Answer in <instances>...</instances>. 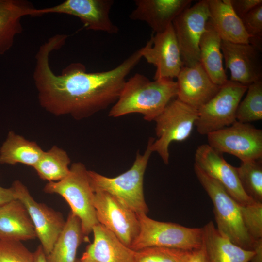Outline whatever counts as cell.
<instances>
[{"mask_svg":"<svg viewBox=\"0 0 262 262\" xmlns=\"http://www.w3.org/2000/svg\"><path fill=\"white\" fill-rule=\"evenodd\" d=\"M247 85L228 80L217 93L198 109L195 126L201 135L229 126L236 121V111Z\"/></svg>","mask_w":262,"mask_h":262,"instance_id":"8","label":"cell"},{"mask_svg":"<svg viewBox=\"0 0 262 262\" xmlns=\"http://www.w3.org/2000/svg\"><path fill=\"white\" fill-rule=\"evenodd\" d=\"M240 208L244 226L254 240L262 239V203L241 205Z\"/></svg>","mask_w":262,"mask_h":262,"instance_id":"31","label":"cell"},{"mask_svg":"<svg viewBox=\"0 0 262 262\" xmlns=\"http://www.w3.org/2000/svg\"><path fill=\"white\" fill-rule=\"evenodd\" d=\"M113 0H66L43 9H34L33 16L49 13L65 14L78 18L88 30L116 33L118 28L110 17Z\"/></svg>","mask_w":262,"mask_h":262,"instance_id":"13","label":"cell"},{"mask_svg":"<svg viewBox=\"0 0 262 262\" xmlns=\"http://www.w3.org/2000/svg\"><path fill=\"white\" fill-rule=\"evenodd\" d=\"M43 152L36 143L11 131L0 148V164L11 165L22 164L33 167Z\"/></svg>","mask_w":262,"mask_h":262,"instance_id":"25","label":"cell"},{"mask_svg":"<svg viewBox=\"0 0 262 262\" xmlns=\"http://www.w3.org/2000/svg\"><path fill=\"white\" fill-rule=\"evenodd\" d=\"M84 236L80 219L70 212L63 230L46 256L47 262H76L77 249Z\"/></svg>","mask_w":262,"mask_h":262,"instance_id":"26","label":"cell"},{"mask_svg":"<svg viewBox=\"0 0 262 262\" xmlns=\"http://www.w3.org/2000/svg\"><path fill=\"white\" fill-rule=\"evenodd\" d=\"M177 82L173 80L161 79L151 81L145 75L136 73L126 80L109 116L118 117L139 113L145 120L154 121L177 97Z\"/></svg>","mask_w":262,"mask_h":262,"instance_id":"2","label":"cell"},{"mask_svg":"<svg viewBox=\"0 0 262 262\" xmlns=\"http://www.w3.org/2000/svg\"><path fill=\"white\" fill-rule=\"evenodd\" d=\"M221 49L230 81L248 86L262 80L261 50L250 44L223 40Z\"/></svg>","mask_w":262,"mask_h":262,"instance_id":"16","label":"cell"},{"mask_svg":"<svg viewBox=\"0 0 262 262\" xmlns=\"http://www.w3.org/2000/svg\"><path fill=\"white\" fill-rule=\"evenodd\" d=\"M44 191L46 193L59 195L67 201L71 212L80 219L84 235H89L94 226L98 224L94 205L95 192L88 170L82 163H74L65 178L58 181L48 182Z\"/></svg>","mask_w":262,"mask_h":262,"instance_id":"5","label":"cell"},{"mask_svg":"<svg viewBox=\"0 0 262 262\" xmlns=\"http://www.w3.org/2000/svg\"><path fill=\"white\" fill-rule=\"evenodd\" d=\"M191 0H135L130 18L146 22L155 33L165 31L181 12L190 7Z\"/></svg>","mask_w":262,"mask_h":262,"instance_id":"18","label":"cell"},{"mask_svg":"<svg viewBox=\"0 0 262 262\" xmlns=\"http://www.w3.org/2000/svg\"><path fill=\"white\" fill-rule=\"evenodd\" d=\"M202 229V245L210 262H249L254 251L245 249L221 234L212 221Z\"/></svg>","mask_w":262,"mask_h":262,"instance_id":"22","label":"cell"},{"mask_svg":"<svg viewBox=\"0 0 262 262\" xmlns=\"http://www.w3.org/2000/svg\"><path fill=\"white\" fill-rule=\"evenodd\" d=\"M184 262H210L203 245L198 248L189 250Z\"/></svg>","mask_w":262,"mask_h":262,"instance_id":"35","label":"cell"},{"mask_svg":"<svg viewBox=\"0 0 262 262\" xmlns=\"http://www.w3.org/2000/svg\"><path fill=\"white\" fill-rule=\"evenodd\" d=\"M33 262H47L46 255L41 245H39L36 250L33 252Z\"/></svg>","mask_w":262,"mask_h":262,"instance_id":"38","label":"cell"},{"mask_svg":"<svg viewBox=\"0 0 262 262\" xmlns=\"http://www.w3.org/2000/svg\"><path fill=\"white\" fill-rule=\"evenodd\" d=\"M209 19L207 1L202 0L184 10L173 21L183 66L199 63V43Z\"/></svg>","mask_w":262,"mask_h":262,"instance_id":"10","label":"cell"},{"mask_svg":"<svg viewBox=\"0 0 262 262\" xmlns=\"http://www.w3.org/2000/svg\"><path fill=\"white\" fill-rule=\"evenodd\" d=\"M16 196L14 188H4L0 185V205L16 199Z\"/></svg>","mask_w":262,"mask_h":262,"instance_id":"36","label":"cell"},{"mask_svg":"<svg viewBox=\"0 0 262 262\" xmlns=\"http://www.w3.org/2000/svg\"><path fill=\"white\" fill-rule=\"evenodd\" d=\"M241 19L249 37V44L262 51V3L255 7Z\"/></svg>","mask_w":262,"mask_h":262,"instance_id":"33","label":"cell"},{"mask_svg":"<svg viewBox=\"0 0 262 262\" xmlns=\"http://www.w3.org/2000/svg\"><path fill=\"white\" fill-rule=\"evenodd\" d=\"M138 217L139 232L130 246L134 251L152 246L192 250L202 245V228L158 221L147 214L138 215Z\"/></svg>","mask_w":262,"mask_h":262,"instance_id":"6","label":"cell"},{"mask_svg":"<svg viewBox=\"0 0 262 262\" xmlns=\"http://www.w3.org/2000/svg\"><path fill=\"white\" fill-rule=\"evenodd\" d=\"M209 22L222 40L234 43L249 44L250 38L241 19L232 8L229 0H206Z\"/></svg>","mask_w":262,"mask_h":262,"instance_id":"20","label":"cell"},{"mask_svg":"<svg viewBox=\"0 0 262 262\" xmlns=\"http://www.w3.org/2000/svg\"><path fill=\"white\" fill-rule=\"evenodd\" d=\"M253 251L254 255L249 262H262V239L255 240Z\"/></svg>","mask_w":262,"mask_h":262,"instance_id":"37","label":"cell"},{"mask_svg":"<svg viewBox=\"0 0 262 262\" xmlns=\"http://www.w3.org/2000/svg\"><path fill=\"white\" fill-rule=\"evenodd\" d=\"M177 79V98L197 110L220 87L212 81L200 62L192 66H183Z\"/></svg>","mask_w":262,"mask_h":262,"instance_id":"17","label":"cell"},{"mask_svg":"<svg viewBox=\"0 0 262 262\" xmlns=\"http://www.w3.org/2000/svg\"><path fill=\"white\" fill-rule=\"evenodd\" d=\"M194 165L218 181L238 204L246 205L255 202L244 191L236 167L228 163L223 154L208 144L197 147L195 153Z\"/></svg>","mask_w":262,"mask_h":262,"instance_id":"15","label":"cell"},{"mask_svg":"<svg viewBox=\"0 0 262 262\" xmlns=\"http://www.w3.org/2000/svg\"><path fill=\"white\" fill-rule=\"evenodd\" d=\"M34 9L25 0H0V56L12 48L15 37L22 32V18L33 16Z\"/></svg>","mask_w":262,"mask_h":262,"instance_id":"23","label":"cell"},{"mask_svg":"<svg viewBox=\"0 0 262 262\" xmlns=\"http://www.w3.org/2000/svg\"><path fill=\"white\" fill-rule=\"evenodd\" d=\"M76 262H97L94 261L90 260H82L81 259L79 261H76Z\"/></svg>","mask_w":262,"mask_h":262,"instance_id":"39","label":"cell"},{"mask_svg":"<svg viewBox=\"0 0 262 262\" xmlns=\"http://www.w3.org/2000/svg\"><path fill=\"white\" fill-rule=\"evenodd\" d=\"M208 144L217 151L234 155L241 162L262 158V130L250 123L235 121L208 134Z\"/></svg>","mask_w":262,"mask_h":262,"instance_id":"9","label":"cell"},{"mask_svg":"<svg viewBox=\"0 0 262 262\" xmlns=\"http://www.w3.org/2000/svg\"><path fill=\"white\" fill-rule=\"evenodd\" d=\"M70 159L66 152L56 146L44 151L33 167L42 180L49 182L58 181L69 173Z\"/></svg>","mask_w":262,"mask_h":262,"instance_id":"27","label":"cell"},{"mask_svg":"<svg viewBox=\"0 0 262 262\" xmlns=\"http://www.w3.org/2000/svg\"><path fill=\"white\" fill-rule=\"evenodd\" d=\"M154 139L150 138L143 155L138 151L132 166L122 174L113 178L88 170L94 191H100L113 196L138 215L147 214L148 207L144 195V176L152 153L150 144Z\"/></svg>","mask_w":262,"mask_h":262,"instance_id":"3","label":"cell"},{"mask_svg":"<svg viewBox=\"0 0 262 262\" xmlns=\"http://www.w3.org/2000/svg\"><path fill=\"white\" fill-rule=\"evenodd\" d=\"M67 37L56 34L40 46L33 78L43 108L56 116L70 115L81 119L116 101L127 76L142 57L139 49L114 68L95 72H87L81 63H73L57 75L50 67L49 55L61 48Z\"/></svg>","mask_w":262,"mask_h":262,"instance_id":"1","label":"cell"},{"mask_svg":"<svg viewBox=\"0 0 262 262\" xmlns=\"http://www.w3.org/2000/svg\"><path fill=\"white\" fill-rule=\"evenodd\" d=\"M36 238L24 204L16 199L0 205V240L26 241Z\"/></svg>","mask_w":262,"mask_h":262,"instance_id":"21","label":"cell"},{"mask_svg":"<svg viewBox=\"0 0 262 262\" xmlns=\"http://www.w3.org/2000/svg\"><path fill=\"white\" fill-rule=\"evenodd\" d=\"M198 117V110L174 98L155 118L157 139L150 144L152 152H156L163 162L168 164L169 147L174 141L182 142L191 135Z\"/></svg>","mask_w":262,"mask_h":262,"instance_id":"7","label":"cell"},{"mask_svg":"<svg viewBox=\"0 0 262 262\" xmlns=\"http://www.w3.org/2000/svg\"><path fill=\"white\" fill-rule=\"evenodd\" d=\"M222 39L208 21L199 43V62L212 81L221 86L228 80L223 65Z\"/></svg>","mask_w":262,"mask_h":262,"instance_id":"24","label":"cell"},{"mask_svg":"<svg viewBox=\"0 0 262 262\" xmlns=\"http://www.w3.org/2000/svg\"><path fill=\"white\" fill-rule=\"evenodd\" d=\"M236 117L237 121L245 123L262 119V80L248 85L245 98L238 106Z\"/></svg>","mask_w":262,"mask_h":262,"instance_id":"29","label":"cell"},{"mask_svg":"<svg viewBox=\"0 0 262 262\" xmlns=\"http://www.w3.org/2000/svg\"><path fill=\"white\" fill-rule=\"evenodd\" d=\"M94 192V205L98 223L130 247L139 232L138 215L109 194Z\"/></svg>","mask_w":262,"mask_h":262,"instance_id":"11","label":"cell"},{"mask_svg":"<svg viewBox=\"0 0 262 262\" xmlns=\"http://www.w3.org/2000/svg\"><path fill=\"white\" fill-rule=\"evenodd\" d=\"M189 250L152 246L135 251L134 262H184Z\"/></svg>","mask_w":262,"mask_h":262,"instance_id":"30","label":"cell"},{"mask_svg":"<svg viewBox=\"0 0 262 262\" xmlns=\"http://www.w3.org/2000/svg\"><path fill=\"white\" fill-rule=\"evenodd\" d=\"M194 171L213 203L218 231L234 244L253 251L255 240L251 237L244 226L240 204L222 185L195 165Z\"/></svg>","mask_w":262,"mask_h":262,"instance_id":"4","label":"cell"},{"mask_svg":"<svg viewBox=\"0 0 262 262\" xmlns=\"http://www.w3.org/2000/svg\"><path fill=\"white\" fill-rule=\"evenodd\" d=\"M236 170L246 194L254 201L262 203V159L241 162Z\"/></svg>","mask_w":262,"mask_h":262,"instance_id":"28","label":"cell"},{"mask_svg":"<svg viewBox=\"0 0 262 262\" xmlns=\"http://www.w3.org/2000/svg\"><path fill=\"white\" fill-rule=\"evenodd\" d=\"M140 49L142 57L156 68L154 80H173L183 66L172 23L164 32L152 34Z\"/></svg>","mask_w":262,"mask_h":262,"instance_id":"14","label":"cell"},{"mask_svg":"<svg viewBox=\"0 0 262 262\" xmlns=\"http://www.w3.org/2000/svg\"><path fill=\"white\" fill-rule=\"evenodd\" d=\"M12 186L16 198L26 207L34 226L36 237L47 256L63 230L66 221L60 212L36 201L21 181H14Z\"/></svg>","mask_w":262,"mask_h":262,"instance_id":"12","label":"cell"},{"mask_svg":"<svg viewBox=\"0 0 262 262\" xmlns=\"http://www.w3.org/2000/svg\"><path fill=\"white\" fill-rule=\"evenodd\" d=\"M93 242L81 259L97 262H134L135 251L100 224L94 226Z\"/></svg>","mask_w":262,"mask_h":262,"instance_id":"19","label":"cell"},{"mask_svg":"<svg viewBox=\"0 0 262 262\" xmlns=\"http://www.w3.org/2000/svg\"><path fill=\"white\" fill-rule=\"evenodd\" d=\"M33 252L21 241L0 240V262H33Z\"/></svg>","mask_w":262,"mask_h":262,"instance_id":"32","label":"cell"},{"mask_svg":"<svg viewBox=\"0 0 262 262\" xmlns=\"http://www.w3.org/2000/svg\"><path fill=\"white\" fill-rule=\"evenodd\" d=\"M235 13L241 19L257 5L262 3V0H229Z\"/></svg>","mask_w":262,"mask_h":262,"instance_id":"34","label":"cell"}]
</instances>
